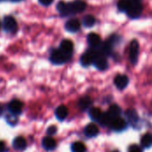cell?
Returning a JSON list of instances; mask_svg holds the SVG:
<instances>
[{"instance_id": "1", "label": "cell", "mask_w": 152, "mask_h": 152, "mask_svg": "<svg viewBox=\"0 0 152 152\" xmlns=\"http://www.w3.org/2000/svg\"><path fill=\"white\" fill-rule=\"evenodd\" d=\"M86 8V4L82 0H76L71 3H64L61 1L57 4V10L62 16L82 12L83 11H85Z\"/></svg>"}, {"instance_id": "2", "label": "cell", "mask_w": 152, "mask_h": 152, "mask_svg": "<svg viewBox=\"0 0 152 152\" xmlns=\"http://www.w3.org/2000/svg\"><path fill=\"white\" fill-rule=\"evenodd\" d=\"M69 57H70L69 55H67L60 49H55V50L52 51V53L50 54V61L53 64L60 65V64L65 63L69 59Z\"/></svg>"}, {"instance_id": "3", "label": "cell", "mask_w": 152, "mask_h": 152, "mask_svg": "<svg viewBox=\"0 0 152 152\" xmlns=\"http://www.w3.org/2000/svg\"><path fill=\"white\" fill-rule=\"evenodd\" d=\"M139 43L137 40H133L129 46V60L132 64H136L139 56Z\"/></svg>"}, {"instance_id": "4", "label": "cell", "mask_w": 152, "mask_h": 152, "mask_svg": "<svg viewBox=\"0 0 152 152\" xmlns=\"http://www.w3.org/2000/svg\"><path fill=\"white\" fill-rule=\"evenodd\" d=\"M96 54H97V53H96V51L94 49V50H89V51L86 52L81 56V58H80V62H81L82 66L88 67L92 63H94V61L95 59Z\"/></svg>"}, {"instance_id": "5", "label": "cell", "mask_w": 152, "mask_h": 152, "mask_svg": "<svg viewBox=\"0 0 152 152\" xmlns=\"http://www.w3.org/2000/svg\"><path fill=\"white\" fill-rule=\"evenodd\" d=\"M142 11V6L141 3H131L126 13L132 19H136L140 17Z\"/></svg>"}, {"instance_id": "6", "label": "cell", "mask_w": 152, "mask_h": 152, "mask_svg": "<svg viewBox=\"0 0 152 152\" xmlns=\"http://www.w3.org/2000/svg\"><path fill=\"white\" fill-rule=\"evenodd\" d=\"M3 28L6 32L12 33L17 29V22L12 16H6L3 21Z\"/></svg>"}, {"instance_id": "7", "label": "cell", "mask_w": 152, "mask_h": 152, "mask_svg": "<svg viewBox=\"0 0 152 152\" xmlns=\"http://www.w3.org/2000/svg\"><path fill=\"white\" fill-rule=\"evenodd\" d=\"M23 103L19 100H12L8 104V110L12 115L18 116L22 112Z\"/></svg>"}, {"instance_id": "8", "label": "cell", "mask_w": 152, "mask_h": 152, "mask_svg": "<svg viewBox=\"0 0 152 152\" xmlns=\"http://www.w3.org/2000/svg\"><path fill=\"white\" fill-rule=\"evenodd\" d=\"M126 122L124 118L118 117V118H115L111 123H110V127L116 131V132H121L123 130H125L126 128Z\"/></svg>"}, {"instance_id": "9", "label": "cell", "mask_w": 152, "mask_h": 152, "mask_svg": "<svg viewBox=\"0 0 152 152\" xmlns=\"http://www.w3.org/2000/svg\"><path fill=\"white\" fill-rule=\"evenodd\" d=\"M87 42L93 49H98L102 45V39L96 33H90L87 36Z\"/></svg>"}, {"instance_id": "10", "label": "cell", "mask_w": 152, "mask_h": 152, "mask_svg": "<svg viewBox=\"0 0 152 152\" xmlns=\"http://www.w3.org/2000/svg\"><path fill=\"white\" fill-rule=\"evenodd\" d=\"M94 64L100 70H105L108 68V61L106 60V57H104V56H102V55H101L99 53L96 54L95 59L94 61Z\"/></svg>"}, {"instance_id": "11", "label": "cell", "mask_w": 152, "mask_h": 152, "mask_svg": "<svg viewBox=\"0 0 152 152\" xmlns=\"http://www.w3.org/2000/svg\"><path fill=\"white\" fill-rule=\"evenodd\" d=\"M129 83V79L126 75H118L114 78V85L120 90L125 89Z\"/></svg>"}, {"instance_id": "12", "label": "cell", "mask_w": 152, "mask_h": 152, "mask_svg": "<svg viewBox=\"0 0 152 152\" xmlns=\"http://www.w3.org/2000/svg\"><path fill=\"white\" fill-rule=\"evenodd\" d=\"M65 29L69 32H77L80 29V22L77 19H70L65 23Z\"/></svg>"}, {"instance_id": "13", "label": "cell", "mask_w": 152, "mask_h": 152, "mask_svg": "<svg viewBox=\"0 0 152 152\" xmlns=\"http://www.w3.org/2000/svg\"><path fill=\"white\" fill-rule=\"evenodd\" d=\"M73 43L69 40V39H64L61 41V45H60V50L62 51L64 53H66L67 55H71L72 52H73Z\"/></svg>"}, {"instance_id": "14", "label": "cell", "mask_w": 152, "mask_h": 152, "mask_svg": "<svg viewBox=\"0 0 152 152\" xmlns=\"http://www.w3.org/2000/svg\"><path fill=\"white\" fill-rule=\"evenodd\" d=\"M84 133H85L86 137L92 138V137L96 136L99 134V129H98V127H97V126L95 124H89L85 127Z\"/></svg>"}, {"instance_id": "15", "label": "cell", "mask_w": 152, "mask_h": 152, "mask_svg": "<svg viewBox=\"0 0 152 152\" xmlns=\"http://www.w3.org/2000/svg\"><path fill=\"white\" fill-rule=\"evenodd\" d=\"M42 146L43 148L47 151H53L56 147V142L54 141V139H53L52 137H45L42 141Z\"/></svg>"}, {"instance_id": "16", "label": "cell", "mask_w": 152, "mask_h": 152, "mask_svg": "<svg viewBox=\"0 0 152 152\" xmlns=\"http://www.w3.org/2000/svg\"><path fill=\"white\" fill-rule=\"evenodd\" d=\"M126 117L128 122H129L131 125H133V126H134V125L138 122V120H139L138 114H137L136 111H135L134 110H133V109H129V110H127L126 111Z\"/></svg>"}, {"instance_id": "17", "label": "cell", "mask_w": 152, "mask_h": 152, "mask_svg": "<svg viewBox=\"0 0 152 152\" xmlns=\"http://www.w3.org/2000/svg\"><path fill=\"white\" fill-rule=\"evenodd\" d=\"M27 146V142L23 137L18 136L12 142V147L17 151H23Z\"/></svg>"}, {"instance_id": "18", "label": "cell", "mask_w": 152, "mask_h": 152, "mask_svg": "<svg viewBox=\"0 0 152 152\" xmlns=\"http://www.w3.org/2000/svg\"><path fill=\"white\" fill-rule=\"evenodd\" d=\"M68 113V109L64 105H61L55 110V116L59 120H64L67 118Z\"/></svg>"}, {"instance_id": "19", "label": "cell", "mask_w": 152, "mask_h": 152, "mask_svg": "<svg viewBox=\"0 0 152 152\" xmlns=\"http://www.w3.org/2000/svg\"><path fill=\"white\" fill-rule=\"evenodd\" d=\"M92 104V100L89 96H85L83 98H81L79 101H78V108L81 110H87Z\"/></svg>"}, {"instance_id": "20", "label": "cell", "mask_w": 152, "mask_h": 152, "mask_svg": "<svg viewBox=\"0 0 152 152\" xmlns=\"http://www.w3.org/2000/svg\"><path fill=\"white\" fill-rule=\"evenodd\" d=\"M109 113V115L114 119L115 118H118L121 114V109L118 105L113 104L110 107L109 110L107 111Z\"/></svg>"}, {"instance_id": "21", "label": "cell", "mask_w": 152, "mask_h": 152, "mask_svg": "<svg viewBox=\"0 0 152 152\" xmlns=\"http://www.w3.org/2000/svg\"><path fill=\"white\" fill-rule=\"evenodd\" d=\"M102 115V110L99 108H92L89 110V116L94 120L99 121V119L101 118Z\"/></svg>"}, {"instance_id": "22", "label": "cell", "mask_w": 152, "mask_h": 152, "mask_svg": "<svg viewBox=\"0 0 152 152\" xmlns=\"http://www.w3.org/2000/svg\"><path fill=\"white\" fill-rule=\"evenodd\" d=\"M141 143L144 148H150L152 146V134H146L142 137Z\"/></svg>"}, {"instance_id": "23", "label": "cell", "mask_w": 152, "mask_h": 152, "mask_svg": "<svg viewBox=\"0 0 152 152\" xmlns=\"http://www.w3.org/2000/svg\"><path fill=\"white\" fill-rule=\"evenodd\" d=\"M83 24L86 28H91L95 24V18L93 15H90V14L86 15L83 18Z\"/></svg>"}, {"instance_id": "24", "label": "cell", "mask_w": 152, "mask_h": 152, "mask_svg": "<svg viewBox=\"0 0 152 152\" xmlns=\"http://www.w3.org/2000/svg\"><path fill=\"white\" fill-rule=\"evenodd\" d=\"M112 120H113V118L109 115V113L105 112V113H102V115L98 122L102 126H107V125H110Z\"/></svg>"}, {"instance_id": "25", "label": "cell", "mask_w": 152, "mask_h": 152, "mask_svg": "<svg viewBox=\"0 0 152 152\" xmlns=\"http://www.w3.org/2000/svg\"><path fill=\"white\" fill-rule=\"evenodd\" d=\"M71 151L72 152H86V146L84 145V143H82L80 142H76L72 143Z\"/></svg>"}, {"instance_id": "26", "label": "cell", "mask_w": 152, "mask_h": 152, "mask_svg": "<svg viewBox=\"0 0 152 152\" xmlns=\"http://www.w3.org/2000/svg\"><path fill=\"white\" fill-rule=\"evenodd\" d=\"M131 2L129 0H119L118 3V8L120 12H127Z\"/></svg>"}, {"instance_id": "27", "label": "cell", "mask_w": 152, "mask_h": 152, "mask_svg": "<svg viewBox=\"0 0 152 152\" xmlns=\"http://www.w3.org/2000/svg\"><path fill=\"white\" fill-rule=\"evenodd\" d=\"M56 132H57V127L55 126H52L48 127V129H47V134L49 135H53L54 134H56Z\"/></svg>"}, {"instance_id": "28", "label": "cell", "mask_w": 152, "mask_h": 152, "mask_svg": "<svg viewBox=\"0 0 152 152\" xmlns=\"http://www.w3.org/2000/svg\"><path fill=\"white\" fill-rule=\"evenodd\" d=\"M129 152H142L141 147H139L138 145H132L129 148Z\"/></svg>"}, {"instance_id": "29", "label": "cell", "mask_w": 152, "mask_h": 152, "mask_svg": "<svg viewBox=\"0 0 152 152\" xmlns=\"http://www.w3.org/2000/svg\"><path fill=\"white\" fill-rule=\"evenodd\" d=\"M53 0H38V2H39L41 4L45 5V6L50 5V4L53 3Z\"/></svg>"}, {"instance_id": "30", "label": "cell", "mask_w": 152, "mask_h": 152, "mask_svg": "<svg viewBox=\"0 0 152 152\" xmlns=\"http://www.w3.org/2000/svg\"><path fill=\"white\" fill-rule=\"evenodd\" d=\"M5 151V145L3 142H0V152Z\"/></svg>"}, {"instance_id": "31", "label": "cell", "mask_w": 152, "mask_h": 152, "mask_svg": "<svg viewBox=\"0 0 152 152\" xmlns=\"http://www.w3.org/2000/svg\"><path fill=\"white\" fill-rule=\"evenodd\" d=\"M3 112H4V107L0 104V117L2 116V114H3Z\"/></svg>"}, {"instance_id": "32", "label": "cell", "mask_w": 152, "mask_h": 152, "mask_svg": "<svg viewBox=\"0 0 152 152\" xmlns=\"http://www.w3.org/2000/svg\"><path fill=\"white\" fill-rule=\"evenodd\" d=\"M131 3H140L142 0H129Z\"/></svg>"}, {"instance_id": "33", "label": "cell", "mask_w": 152, "mask_h": 152, "mask_svg": "<svg viewBox=\"0 0 152 152\" xmlns=\"http://www.w3.org/2000/svg\"><path fill=\"white\" fill-rule=\"evenodd\" d=\"M12 2H20V1H22V0H11Z\"/></svg>"}, {"instance_id": "34", "label": "cell", "mask_w": 152, "mask_h": 152, "mask_svg": "<svg viewBox=\"0 0 152 152\" xmlns=\"http://www.w3.org/2000/svg\"><path fill=\"white\" fill-rule=\"evenodd\" d=\"M2 1H5V0H0V2H2Z\"/></svg>"}, {"instance_id": "35", "label": "cell", "mask_w": 152, "mask_h": 152, "mask_svg": "<svg viewBox=\"0 0 152 152\" xmlns=\"http://www.w3.org/2000/svg\"><path fill=\"white\" fill-rule=\"evenodd\" d=\"M112 152H118V151H112Z\"/></svg>"}]
</instances>
